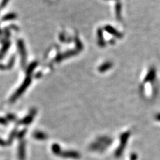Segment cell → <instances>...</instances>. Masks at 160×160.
Instances as JSON below:
<instances>
[{
  "mask_svg": "<svg viewBox=\"0 0 160 160\" xmlns=\"http://www.w3.org/2000/svg\"><path fill=\"white\" fill-rule=\"evenodd\" d=\"M59 156H61L65 158H71V159H78L80 157V154L76 151H61L59 154Z\"/></svg>",
  "mask_w": 160,
  "mask_h": 160,
  "instance_id": "cell-2",
  "label": "cell"
},
{
  "mask_svg": "<svg viewBox=\"0 0 160 160\" xmlns=\"http://www.w3.org/2000/svg\"><path fill=\"white\" fill-rule=\"evenodd\" d=\"M52 151L55 154H56L57 155H59L60 153H61V147L60 146L57 144H54L52 146Z\"/></svg>",
  "mask_w": 160,
  "mask_h": 160,
  "instance_id": "cell-5",
  "label": "cell"
},
{
  "mask_svg": "<svg viewBox=\"0 0 160 160\" xmlns=\"http://www.w3.org/2000/svg\"><path fill=\"white\" fill-rule=\"evenodd\" d=\"M107 146H106L103 143H101L99 141H97V142H94L92 143L90 145L89 148L92 151H97V152H103V151L105 150Z\"/></svg>",
  "mask_w": 160,
  "mask_h": 160,
  "instance_id": "cell-3",
  "label": "cell"
},
{
  "mask_svg": "<svg viewBox=\"0 0 160 160\" xmlns=\"http://www.w3.org/2000/svg\"><path fill=\"white\" fill-rule=\"evenodd\" d=\"M156 119L158 120V121H160V113H159L158 115H157L156 116Z\"/></svg>",
  "mask_w": 160,
  "mask_h": 160,
  "instance_id": "cell-7",
  "label": "cell"
},
{
  "mask_svg": "<svg viewBox=\"0 0 160 160\" xmlns=\"http://www.w3.org/2000/svg\"><path fill=\"white\" fill-rule=\"evenodd\" d=\"M130 132L127 131L125 133H122L121 136H120V143L119 147L117 148V150L115 152V157H119L122 156V155L124 152L125 148L126 147L127 143L128 141V140L130 136Z\"/></svg>",
  "mask_w": 160,
  "mask_h": 160,
  "instance_id": "cell-1",
  "label": "cell"
},
{
  "mask_svg": "<svg viewBox=\"0 0 160 160\" xmlns=\"http://www.w3.org/2000/svg\"><path fill=\"white\" fill-rule=\"evenodd\" d=\"M138 159V155H137L136 154L133 153V154H131L130 155V159L131 160H137Z\"/></svg>",
  "mask_w": 160,
  "mask_h": 160,
  "instance_id": "cell-6",
  "label": "cell"
},
{
  "mask_svg": "<svg viewBox=\"0 0 160 160\" xmlns=\"http://www.w3.org/2000/svg\"><path fill=\"white\" fill-rule=\"evenodd\" d=\"M97 141H99V142H101V143H103V144H104L108 147V146L111 145V143H112L113 140L110 138L103 136V137H99V138H97Z\"/></svg>",
  "mask_w": 160,
  "mask_h": 160,
  "instance_id": "cell-4",
  "label": "cell"
}]
</instances>
